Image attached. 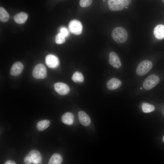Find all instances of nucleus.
I'll use <instances>...</instances> for the list:
<instances>
[{
    "label": "nucleus",
    "instance_id": "aec40b11",
    "mask_svg": "<svg viewBox=\"0 0 164 164\" xmlns=\"http://www.w3.org/2000/svg\"><path fill=\"white\" fill-rule=\"evenodd\" d=\"M72 79L75 82H82L84 80V77L81 73L77 71L73 73Z\"/></svg>",
    "mask_w": 164,
    "mask_h": 164
},
{
    "label": "nucleus",
    "instance_id": "f3484780",
    "mask_svg": "<svg viewBox=\"0 0 164 164\" xmlns=\"http://www.w3.org/2000/svg\"><path fill=\"white\" fill-rule=\"evenodd\" d=\"M63 161L62 157L59 154H54L50 158L48 164H60Z\"/></svg>",
    "mask_w": 164,
    "mask_h": 164
},
{
    "label": "nucleus",
    "instance_id": "b1692460",
    "mask_svg": "<svg viewBox=\"0 0 164 164\" xmlns=\"http://www.w3.org/2000/svg\"><path fill=\"white\" fill-rule=\"evenodd\" d=\"M60 33L62 34L65 37L69 35V32L67 29L65 27H62L60 29Z\"/></svg>",
    "mask_w": 164,
    "mask_h": 164
},
{
    "label": "nucleus",
    "instance_id": "ddd939ff",
    "mask_svg": "<svg viewBox=\"0 0 164 164\" xmlns=\"http://www.w3.org/2000/svg\"><path fill=\"white\" fill-rule=\"evenodd\" d=\"M121 85V81L119 79L115 78H111L108 81L107 84L108 89L111 90L118 89Z\"/></svg>",
    "mask_w": 164,
    "mask_h": 164
},
{
    "label": "nucleus",
    "instance_id": "0eeeda50",
    "mask_svg": "<svg viewBox=\"0 0 164 164\" xmlns=\"http://www.w3.org/2000/svg\"><path fill=\"white\" fill-rule=\"evenodd\" d=\"M54 88L56 92L61 95H65L70 91V89L67 84L61 82H57L54 85Z\"/></svg>",
    "mask_w": 164,
    "mask_h": 164
},
{
    "label": "nucleus",
    "instance_id": "6ab92c4d",
    "mask_svg": "<svg viewBox=\"0 0 164 164\" xmlns=\"http://www.w3.org/2000/svg\"><path fill=\"white\" fill-rule=\"evenodd\" d=\"M8 13L5 9L2 7L0 8V20L3 22H7L9 19Z\"/></svg>",
    "mask_w": 164,
    "mask_h": 164
},
{
    "label": "nucleus",
    "instance_id": "4be33fe9",
    "mask_svg": "<svg viewBox=\"0 0 164 164\" xmlns=\"http://www.w3.org/2000/svg\"><path fill=\"white\" fill-rule=\"evenodd\" d=\"M55 41L56 43L58 44L63 43L65 42V37L59 32L56 36Z\"/></svg>",
    "mask_w": 164,
    "mask_h": 164
},
{
    "label": "nucleus",
    "instance_id": "393cba45",
    "mask_svg": "<svg viewBox=\"0 0 164 164\" xmlns=\"http://www.w3.org/2000/svg\"><path fill=\"white\" fill-rule=\"evenodd\" d=\"M125 8L128 6L131 2V0H118Z\"/></svg>",
    "mask_w": 164,
    "mask_h": 164
},
{
    "label": "nucleus",
    "instance_id": "6e6552de",
    "mask_svg": "<svg viewBox=\"0 0 164 164\" xmlns=\"http://www.w3.org/2000/svg\"><path fill=\"white\" fill-rule=\"evenodd\" d=\"M45 62L48 67L51 68H55L59 64V61L58 58L52 54H49L46 56Z\"/></svg>",
    "mask_w": 164,
    "mask_h": 164
},
{
    "label": "nucleus",
    "instance_id": "7ed1b4c3",
    "mask_svg": "<svg viewBox=\"0 0 164 164\" xmlns=\"http://www.w3.org/2000/svg\"><path fill=\"white\" fill-rule=\"evenodd\" d=\"M152 62L149 60H144L138 65L136 69V73L139 76H142L148 73L152 67Z\"/></svg>",
    "mask_w": 164,
    "mask_h": 164
},
{
    "label": "nucleus",
    "instance_id": "1a4fd4ad",
    "mask_svg": "<svg viewBox=\"0 0 164 164\" xmlns=\"http://www.w3.org/2000/svg\"><path fill=\"white\" fill-rule=\"evenodd\" d=\"M109 61V63L116 68H119L121 66V63L119 57L118 55L114 52L110 53Z\"/></svg>",
    "mask_w": 164,
    "mask_h": 164
},
{
    "label": "nucleus",
    "instance_id": "9d476101",
    "mask_svg": "<svg viewBox=\"0 0 164 164\" xmlns=\"http://www.w3.org/2000/svg\"><path fill=\"white\" fill-rule=\"evenodd\" d=\"M108 4L109 9L112 11H121L125 8L118 0H108Z\"/></svg>",
    "mask_w": 164,
    "mask_h": 164
},
{
    "label": "nucleus",
    "instance_id": "2eb2a0df",
    "mask_svg": "<svg viewBox=\"0 0 164 164\" xmlns=\"http://www.w3.org/2000/svg\"><path fill=\"white\" fill-rule=\"evenodd\" d=\"M28 17V15L26 13L21 12L16 14L14 16V19L17 23L22 24L26 22Z\"/></svg>",
    "mask_w": 164,
    "mask_h": 164
},
{
    "label": "nucleus",
    "instance_id": "39448f33",
    "mask_svg": "<svg viewBox=\"0 0 164 164\" xmlns=\"http://www.w3.org/2000/svg\"><path fill=\"white\" fill-rule=\"evenodd\" d=\"M32 74L36 79H43L46 77L47 75L46 68L43 64L39 63L36 65L34 68Z\"/></svg>",
    "mask_w": 164,
    "mask_h": 164
},
{
    "label": "nucleus",
    "instance_id": "f257e3e1",
    "mask_svg": "<svg viewBox=\"0 0 164 164\" xmlns=\"http://www.w3.org/2000/svg\"><path fill=\"white\" fill-rule=\"evenodd\" d=\"M111 36L113 39L116 42L122 43L127 40L128 38V34L125 29L122 27H118L113 30Z\"/></svg>",
    "mask_w": 164,
    "mask_h": 164
},
{
    "label": "nucleus",
    "instance_id": "f8f14e48",
    "mask_svg": "<svg viewBox=\"0 0 164 164\" xmlns=\"http://www.w3.org/2000/svg\"><path fill=\"white\" fill-rule=\"evenodd\" d=\"M79 119L80 123L83 125L89 126L91 122V119L88 115L83 111H80L78 113Z\"/></svg>",
    "mask_w": 164,
    "mask_h": 164
},
{
    "label": "nucleus",
    "instance_id": "a878e982",
    "mask_svg": "<svg viewBox=\"0 0 164 164\" xmlns=\"http://www.w3.org/2000/svg\"><path fill=\"white\" fill-rule=\"evenodd\" d=\"M5 164H15L16 163L12 160H8L6 161L5 163Z\"/></svg>",
    "mask_w": 164,
    "mask_h": 164
},
{
    "label": "nucleus",
    "instance_id": "f03ea898",
    "mask_svg": "<svg viewBox=\"0 0 164 164\" xmlns=\"http://www.w3.org/2000/svg\"><path fill=\"white\" fill-rule=\"evenodd\" d=\"M24 161L26 164H41L42 162L41 155L38 151L32 150L25 156Z\"/></svg>",
    "mask_w": 164,
    "mask_h": 164
},
{
    "label": "nucleus",
    "instance_id": "423d86ee",
    "mask_svg": "<svg viewBox=\"0 0 164 164\" xmlns=\"http://www.w3.org/2000/svg\"><path fill=\"white\" fill-rule=\"evenodd\" d=\"M68 27L70 32L74 34L79 35L82 33V25L80 21L77 20H71L69 22Z\"/></svg>",
    "mask_w": 164,
    "mask_h": 164
},
{
    "label": "nucleus",
    "instance_id": "4468645a",
    "mask_svg": "<svg viewBox=\"0 0 164 164\" xmlns=\"http://www.w3.org/2000/svg\"><path fill=\"white\" fill-rule=\"evenodd\" d=\"M153 32L157 39H160L164 38V25L159 24L156 26L154 28Z\"/></svg>",
    "mask_w": 164,
    "mask_h": 164
},
{
    "label": "nucleus",
    "instance_id": "9b49d317",
    "mask_svg": "<svg viewBox=\"0 0 164 164\" xmlns=\"http://www.w3.org/2000/svg\"><path fill=\"white\" fill-rule=\"evenodd\" d=\"M23 69V65L20 62H17L12 65L10 70V73L13 76H17L20 74Z\"/></svg>",
    "mask_w": 164,
    "mask_h": 164
},
{
    "label": "nucleus",
    "instance_id": "5701e85b",
    "mask_svg": "<svg viewBox=\"0 0 164 164\" xmlns=\"http://www.w3.org/2000/svg\"><path fill=\"white\" fill-rule=\"evenodd\" d=\"M92 0H80L79 4L83 7H86L89 6L92 2Z\"/></svg>",
    "mask_w": 164,
    "mask_h": 164
},
{
    "label": "nucleus",
    "instance_id": "cd10ccee",
    "mask_svg": "<svg viewBox=\"0 0 164 164\" xmlns=\"http://www.w3.org/2000/svg\"><path fill=\"white\" fill-rule=\"evenodd\" d=\"M162 1L164 3V0H162Z\"/></svg>",
    "mask_w": 164,
    "mask_h": 164
},
{
    "label": "nucleus",
    "instance_id": "bb28decb",
    "mask_svg": "<svg viewBox=\"0 0 164 164\" xmlns=\"http://www.w3.org/2000/svg\"><path fill=\"white\" fill-rule=\"evenodd\" d=\"M163 141L164 142V137H163Z\"/></svg>",
    "mask_w": 164,
    "mask_h": 164
},
{
    "label": "nucleus",
    "instance_id": "c85d7f7f",
    "mask_svg": "<svg viewBox=\"0 0 164 164\" xmlns=\"http://www.w3.org/2000/svg\"><path fill=\"white\" fill-rule=\"evenodd\" d=\"M140 89L141 90H142V87H141L140 88Z\"/></svg>",
    "mask_w": 164,
    "mask_h": 164
},
{
    "label": "nucleus",
    "instance_id": "dca6fc26",
    "mask_svg": "<svg viewBox=\"0 0 164 164\" xmlns=\"http://www.w3.org/2000/svg\"><path fill=\"white\" fill-rule=\"evenodd\" d=\"M62 121L66 124L72 125L74 121L73 115L70 112H67L65 113L62 117Z\"/></svg>",
    "mask_w": 164,
    "mask_h": 164
},
{
    "label": "nucleus",
    "instance_id": "c756f323",
    "mask_svg": "<svg viewBox=\"0 0 164 164\" xmlns=\"http://www.w3.org/2000/svg\"><path fill=\"white\" fill-rule=\"evenodd\" d=\"M103 2H105V0H103Z\"/></svg>",
    "mask_w": 164,
    "mask_h": 164
},
{
    "label": "nucleus",
    "instance_id": "412c9836",
    "mask_svg": "<svg viewBox=\"0 0 164 164\" xmlns=\"http://www.w3.org/2000/svg\"><path fill=\"white\" fill-rule=\"evenodd\" d=\"M142 108L144 112L147 113L154 111L155 109V107L153 105L144 103L142 104Z\"/></svg>",
    "mask_w": 164,
    "mask_h": 164
},
{
    "label": "nucleus",
    "instance_id": "a211bd4d",
    "mask_svg": "<svg viewBox=\"0 0 164 164\" xmlns=\"http://www.w3.org/2000/svg\"><path fill=\"white\" fill-rule=\"evenodd\" d=\"M50 121L47 120L41 121L37 123L36 128L39 131H43L46 129L50 125Z\"/></svg>",
    "mask_w": 164,
    "mask_h": 164
},
{
    "label": "nucleus",
    "instance_id": "20e7f679",
    "mask_svg": "<svg viewBox=\"0 0 164 164\" xmlns=\"http://www.w3.org/2000/svg\"><path fill=\"white\" fill-rule=\"evenodd\" d=\"M159 81V78L157 75L152 74L145 80L143 83V86L145 90H150L157 84Z\"/></svg>",
    "mask_w": 164,
    "mask_h": 164
}]
</instances>
